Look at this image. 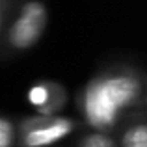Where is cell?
I'll use <instances>...</instances> for the list:
<instances>
[{
  "mask_svg": "<svg viewBox=\"0 0 147 147\" xmlns=\"http://www.w3.org/2000/svg\"><path fill=\"white\" fill-rule=\"evenodd\" d=\"M76 102L91 130H112L130 114L147 108L145 73L130 65H112L88 80Z\"/></svg>",
  "mask_w": 147,
  "mask_h": 147,
  "instance_id": "1",
  "label": "cell"
},
{
  "mask_svg": "<svg viewBox=\"0 0 147 147\" xmlns=\"http://www.w3.org/2000/svg\"><path fill=\"white\" fill-rule=\"evenodd\" d=\"M49 7L45 0H19L2 37L0 56H17L34 49L45 36Z\"/></svg>",
  "mask_w": 147,
  "mask_h": 147,
  "instance_id": "2",
  "label": "cell"
},
{
  "mask_svg": "<svg viewBox=\"0 0 147 147\" xmlns=\"http://www.w3.org/2000/svg\"><path fill=\"white\" fill-rule=\"evenodd\" d=\"M78 123L65 115H28L17 123V147H50L69 134Z\"/></svg>",
  "mask_w": 147,
  "mask_h": 147,
  "instance_id": "3",
  "label": "cell"
},
{
  "mask_svg": "<svg viewBox=\"0 0 147 147\" xmlns=\"http://www.w3.org/2000/svg\"><path fill=\"white\" fill-rule=\"evenodd\" d=\"M26 99L39 115H60L69 100V93L60 82L43 80L30 88Z\"/></svg>",
  "mask_w": 147,
  "mask_h": 147,
  "instance_id": "4",
  "label": "cell"
},
{
  "mask_svg": "<svg viewBox=\"0 0 147 147\" xmlns=\"http://www.w3.org/2000/svg\"><path fill=\"white\" fill-rule=\"evenodd\" d=\"M119 147H147V110H138L125 119L117 138Z\"/></svg>",
  "mask_w": 147,
  "mask_h": 147,
  "instance_id": "5",
  "label": "cell"
},
{
  "mask_svg": "<svg viewBox=\"0 0 147 147\" xmlns=\"http://www.w3.org/2000/svg\"><path fill=\"white\" fill-rule=\"evenodd\" d=\"M76 147H119L112 130H90L78 140Z\"/></svg>",
  "mask_w": 147,
  "mask_h": 147,
  "instance_id": "6",
  "label": "cell"
},
{
  "mask_svg": "<svg viewBox=\"0 0 147 147\" xmlns=\"http://www.w3.org/2000/svg\"><path fill=\"white\" fill-rule=\"evenodd\" d=\"M0 147H17V123L0 115Z\"/></svg>",
  "mask_w": 147,
  "mask_h": 147,
  "instance_id": "7",
  "label": "cell"
},
{
  "mask_svg": "<svg viewBox=\"0 0 147 147\" xmlns=\"http://www.w3.org/2000/svg\"><path fill=\"white\" fill-rule=\"evenodd\" d=\"M17 2L19 0H0V37H2L7 22H9L15 7H17Z\"/></svg>",
  "mask_w": 147,
  "mask_h": 147,
  "instance_id": "8",
  "label": "cell"
},
{
  "mask_svg": "<svg viewBox=\"0 0 147 147\" xmlns=\"http://www.w3.org/2000/svg\"><path fill=\"white\" fill-rule=\"evenodd\" d=\"M145 84H147V75H145Z\"/></svg>",
  "mask_w": 147,
  "mask_h": 147,
  "instance_id": "9",
  "label": "cell"
}]
</instances>
